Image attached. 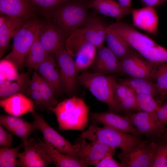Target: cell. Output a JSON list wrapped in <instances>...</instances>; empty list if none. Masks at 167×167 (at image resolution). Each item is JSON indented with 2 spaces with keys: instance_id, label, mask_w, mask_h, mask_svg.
<instances>
[{
  "instance_id": "obj_1",
  "label": "cell",
  "mask_w": 167,
  "mask_h": 167,
  "mask_svg": "<svg viewBox=\"0 0 167 167\" xmlns=\"http://www.w3.org/2000/svg\"><path fill=\"white\" fill-rule=\"evenodd\" d=\"M88 0H67L47 14L60 29L66 38L84 23L90 12Z\"/></svg>"
},
{
  "instance_id": "obj_2",
  "label": "cell",
  "mask_w": 167,
  "mask_h": 167,
  "mask_svg": "<svg viewBox=\"0 0 167 167\" xmlns=\"http://www.w3.org/2000/svg\"><path fill=\"white\" fill-rule=\"evenodd\" d=\"M49 110L55 114L60 130L83 131L88 126L89 107L81 98L74 96Z\"/></svg>"
},
{
  "instance_id": "obj_3",
  "label": "cell",
  "mask_w": 167,
  "mask_h": 167,
  "mask_svg": "<svg viewBox=\"0 0 167 167\" xmlns=\"http://www.w3.org/2000/svg\"><path fill=\"white\" fill-rule=\"evenodd\" d=\"M80 137L92 141L102 143L115 149H120L123 152L149 141L107 126L100 127L94 123L83 131Z\"/></svg>"
},
{
  "instance_id": "obj_4",
  "label": "cell",
  "mask_w": 167,
  "mask_h": 167,
  "mask_svg": "<svg viewBox=\"0 0 167 167\" xmlns=\"http://www.w3.org/2000/svg\"><path fill=\"white\" fill-rule=\"evenodd\" d=\"M116 81L113 76L96 72L84 71L78 76V84L88 89L98 100L107 105L110 111L120 113L114 95Z\"/></svg>"
},
{
  "instance_id": "obj_5",
  "label": "cell",
  "mask_w": 167,
  "mask_h": 167,
  "mask_svg": "<svg viewBox=\"0 0 167 167\" xmlns=\"http://www.w3.org/2000/svg\"><path fill=\"white\" fill-rule=\"evenodd\" d=\"M43 23L32 18L27 20L13 37L12 50L3 58L21 71L26 57Z\"/></svg>"
},
{
  "instance_id": "obj_6",
  "label": "cell",
  "mask_w": 167,
  "mask_h": 167,
  "mask_svg": "<svg viewBox=\"0 0 167 167\" xmlns=\"http://www.w3.org/2000/svg\"><path fill=\"white\" fill-rule=\"evenodd\" d=\"M65 47L73 57L79 72L92 65L97 48L87 40L81 29H75L66 38Z\"/></svg>"
},
{
  "instance_id": "obj_7",
  "label": "cell",
  "mask_w": 167,
  "mask_h": 167,
  "mask_svg": "<svg viewBox=\"0 0 167 167\" xmlns=\"http://www.w3.org/2000/svg\"><path fill=\"white\" fill-rule=\"evenodd\" d=\"M151 141L119 154L121 167H152L157 143Z\"/></svg>"
},
{
  "instance_id": "obj_8",
  "label": "cell",
  "mask_w": 167,
  "mask_h": 167,
  "mask_svg": "<svg viewBox=\"0 0 167 167\" xmlns=\"http://www.w3.org/2000/svg\"><path fill=\"white\" fill-rule=\"evenodd\" d=\"M31 113L36 130L41 132L44 141L61 153L76 157V148L74 144L72 145L51 126L42 115L37 113L35 110Z\"/></svg>"
},
{
  "instance_id": "obj_9",
  "label": "cell",
  "mask_w": 167,
  "mask_h": 167,
  "mask_svg": "<svg viewBox=\"0 0 167 167\" xmlns=\"http://www.w3.org/2000/svg\"><path fill=\"white\" fill-rule=\"evenodd\" d=\"M76 150V157L85 167L94 165L106 155H114L116 149L101 142L92 141L88 143L85 139L80 137L74 144Z\"/></svg>"
},
{
  "instance_id": "obj_10",
  "label": "cell",
  "mask_w": 167,
  "mask_h": 167,
  "mask_svg": "<svg viewBox=\"0 0 167 167\" xmlns=\"http://www.w3.org/2000/svg\"><path fill=\"white\" fill-rule=\"evenodd\" d=\"M121 73L130 77L153 81L156 63L150 62L135 50L120 61Z\"/></svg>"
},
{
  "instance_id": "obj_11",
  "label": "cell",
  "mask_w": 167,
  "mask_h": 167,
  "mask_svg": "<svg viewBox=\"0 0 167 167\" xmlns=\"http://www.w3.org/2000/svg\"><path fill=\"white\" fill-rule=\"evenodd\" d=\"M55 58L59 71L63 88L68 94L75 91L79 73L74 58L65 48L55 53Z\"/></svg>"
},
{
  "instance_id": "obj_12",
  "label": "cell",
  "mask_w": 167,
  "mask_h": 167,
  "mask_svg": "<svg viewBox=\"0 0 167 167\" xmlns=\"http://www.w3.org/2000/svg\"><path fill=\"white\" fill-rule=\"evenodd\" d=\"M23 147L24 150L19 152L18 166L46 167L53 163L52 161L38 141L28 140Z\"/></svg>"
},
{
  "instance_id": "obj_13",
  "label": "cell",
  "mask_w": 167,
  "mask_h": 167,
  "mask_svg": "<svg viewBox=\"0 0 167 167\" xmlns=\"http://www.w3.org/2000/svg\"><path fill=\"white\" fill-rule=\"evenodd\" d=\"M134 126L142 134L154 140L158 138L163 132L156 120L154 113L143 111L124 113Z\"/></svg>"
},
{
  "instance_id": "obj_14",
  "label": "cell",
  "mask_w": 167,
  "mask_h": 167,
  "mask_svg": "<svg viewBox=\"0 0 167 167\" xmlns=\"http://www.w3.org/2000/svg\"><path fill=\"white\" fill-rule=\"evenodd\" d=\"M38 35L42 45L49 54H54L65 48L66 38L59 28L52 22L43 23Z\"/></svg>"
},
{
  "instance_id": "obj_15",
  "label": "cell",
  "mask_w": 167,
  "mask_h": 167,
  "mask_svg": "<svg viewBox=\"0 0 167 167\" xmlns=\"http://www.w3.org/2000/svg\"><path fill=\"white\" fill-rule=\"evenodd\" d=\"M90 117L92 123L102 124L139 137L142 135L126 116H122L109 111L91 113Z\"/></svg>"
},
{
  "instance_id": "obj_16",
  "label": "cell",
  "mask_w": 167,
  "mask_h": 167,
  "mask_svg": "<svg viewBox=\"0 0 167 167\" xmlns=\"http://www.w3.org/2000/svg\"><path fill=\"white\" fill-rule=\"evenodd\" d=\"M108 26L95 11L89 13L87 19L79 28L82 30L87 40L97 48L103 45L106 28Z\"/></svg>"
},
{
  "instance_id": "obj_17",
  "label": "cell",
  "mask_w": 167,
  "mask_h": 167,
  "mask_svg": "<svg viewBox=\"0 0 167 167\" xmlns=\"http://www.w3.org/2000/svg\"><path fill=\"white\" fill-rule=\"evenodd\" d=\"M133 26L155 36L158 35L159 19L155 8L145 6L132 9Z\"/></svg>"
},
{
  "instance_id": "obj_18",
  "label": "cell",
  "mask_w": 167,
  "mask_h": 167,
  "mask_svg": "<svg viewBox=\"0 0 167 167\" xmlns=\"http://www.w3.org/2000/svg\"><path fill=\"white\" fill-rule=\"evenodd\" d=\"M0 124L11 133L19 137L24 145L27 143L32 132L36 130L33 122L30 123L20 116L9 114L0 116Z\"/></svg>"
},
{
  "instance_id": "obj_19",
  "label": "cell",
  "mask_w": 167,
  "mask_h": 167,
  "mask_svg": "<svg viewBox=\"0 0 167 167\" xmlns=\"http://www.w3.org/2000/svg\"><path fill=\"white\" fill-rule=\"evenodd\" d=\"M92 65L95 72L102 74L121 73L119 60L107 46L97 48Z\"/></svg>"
},
{
  "instance_id": "obj_20",
  "label": "cell",
  "mask_w": 167,
  "mask_h": 167,
  "mask_svg": "<svg viewBox=\"0 0 167 167\" xmlns=\"http://www.w3.org/2000/svg\"><path fill=\"white\" fill-rule=\"evenodd\" d=\"M0 12L25 21L33 18L36 12L30 0H0Z\"/></svg>"
},
{
  "instance_id": "obj_21",
  "label": "cell",
  "mask_w": 167,
  "mask_h": 167,
  "mask_svg": "<svg viewBox=\"0 0 167 167\" xmlns=\"http://www.w3.org/2000/svg\"><path fill=\"white\" fill-rule=\"evenodd\" d=\"M35 102L25 95L17 93L0 99V105L9 114L21 116L34 109Z\"/></svg>"
},
{
  "instance_id": "obj_22",
  "label": "cell",
  "mask_w": 167,
  "mask_h": 167,
  "mask_svg": "<svg viewBox=\"0 0 167 167\" xmlns=\"http://www.w3.org/2000/svg\"><path fill=\"white\" fill-rule=\"evenodd\" d=\"M36 71L49 84L57 96L63 88L61 75L54 54H50Z\"/></svg>"
},
{
  "instance_id": "obj_23",
  "label": "cell",
  "mask_w": 167,
  "mask_h": 167,
  "mask_svg": "<svg viewBox=\"0 0 167 167\" xmlns=\"http://www.w3.org/2000/svg\"><path fill=\"white\" fill-rule=\"evenodd\" d=\"M88 8L104 15L115 18L120 21L125 16L131 14V7L122 6L115 0H88Z\"/></svg>"
},
{
  "instance_id": "obj_24",
  "label": "cell",
  "mask_w": 167,
  "mask_h": 167,
  "mask_svg": "<svg viewBox=\"0 0 167 167\" xmlns=\"http://www.w3.org/2000/svg\"><path fill=\"white\" fill-rule=\"evenodd\" d=\"M114 92L120 113L139 111L135 93L128 87L116 81L114 85Z\"/></svg>"
},
{
  "instance_id": "obj_25",
  "label": "cell",
  "mask_w": 167,
  "mask_h": 167,
  "mask_svg": "<svg viewBox=\"0 0 167 167\" xmlns=\"http://www.w3.org/2000/svg\"><path fill=\"white\" fill-rule=\"evenodd\" d=\"M118 82L127 86L135 93L150 95L158 100L161 96L155 83L152 80L129 77L119 79Z\"/></svg>"
},
{
  "instance_id": "obj_26",
  "label": "cell",
  "mask_w": 167,
  "mask_h": 167,
  "mask_svg": "<svg viewBox=\"0 0 167 167\" xmlns=\"http://www.w3.org/2000/svg\"><path fill=\"white\" fill-rule=\"evenodd\" d=\"M38 141L51 159L56 167H85L83 163L76 157L66 154L58 151L47 142L38 138Z\"/></svg>"
},
{
  "instance_id": "obj_27",
  "label": "cell",
  "mask_w": 167,
  "mask_h": 167,
  "mask_svg": "<svg viewBox=\"0 0 167 167\" xmlns=\"http://www.w3.org/2000/svg\"><path fill=\"white\" fill-rule=\"evenodd\" d=\"M27 21L7 15L5 21L0 26V58L4 54L11 39L13 38Z\"/></svg>"
},
{
  "instance_id": "obj_28",
  "label": "cell",
  "mask_w": 167,
  "mask_h": 167,
  "mask_svg": "<svg viewBox=\"0 0 167 167\" xmlns=\"http://www.w3.org/2000/svg\"><path fill=\"white\" fill-rule=\"evenodd\" d=\"M105 40L107 46L119 61L134 50L121 36L107 28Z\"/></svg>"
},
{
  "instance_id": "obj_29",
  "label": "cell",
  "mask_w": 167,
  "mask_h": 167,
  "mask_svg": "<svg viewBox=\"0 0 167 167\" xmlns=\"http://www.w3.org/2000/svg\"><path fill=\"white\" fill-rule=\"evenodd\" d=\"M38 33L26 57L24 64L25 67L36 71L50 54L46 50L41 43Z\"/></svg>"
},
{
  "instance_id": "obj_30",
  "label": "cell",
  "mask_w": 167,
  "mask_h": 167,
  "mask_svg": "<svg viewBox=\"0 0 167 167\" xmlns=\"http://www.w3.org/2000/svg\"><path fill=\"white\" fill-rule=\"evenodd\" d=\"M16 79L15 82L10 84L6 87L0 89V99L7 98L17 93L24 94L29 87L30 81L29 73L28 72L19 75Z\"/></svg>"
},
{
  "instance_id": "obj_31",
  "label": "cell",
  "mask_w": 167,
  "mask_h": 167,
  "mask_svg": "<svg viewBox=\"0 0 167 167\" xmlns=\"http://www.w3.org/2000/svg\"><path fill=\"white\" fill-rule=\"evenodd\" d=\"M23 144L14 148L0 147V167H15L18 166L19 152Z\"/></svg>"
},
{
  "instance_id": "obj_32",
  "label": "cell",
  "mask_w": 167,
  "mask_h": 167,
  "mask_svg": "<svg viewBox=\"0 0 167 167\" xmlns=\"http://www.w3.org/2000/svg\"><path fill=\"white\" fill-rule=\"evenodd\" d=\"M139 54L152 63L167 62V49L158 44L141 51Z\"/></svg>"
},
{
  "instance_id": "obj_33",
  "label": "cell",
  "mask_w": 167,
  "mask_h": 167,
  "mask_svg": "<svg viewBox=\"0 0 167 167\" xmlns=\"http://www.w3.org/2000/svg\"><path fill=\"white\" fill-rule=\"evenodd\" d=\"M139 111L155 113L161 106L158 100L152 96L135 93Z\"/></svg>"
},
{
  "instance_id": "obj_34",
  "label": "cell",
  "mask_w": 167,
  "mask_h": 167,
  "mask_svg": "<svg viewBox=\"0 0 167 167\" xmlns=\"http://www.w3.org/2000/svg\"><path fill=\"white\" fill-rule=\"evenodd\" d=\"M153 80L161 94L159 100L167 89V62L156 63Z\"/></svg>"
},
{
  "instance_id": "obj_35",
  "label": "cell",
  "mask_w": 167,
  "mask_h": 167,
  "mask_svg": "<svg viewBox=\"0 0 167 167\" xmlns=\"http://www.w3.org/2000/svg\"><path fill=\"white\" fill-rule=\"evenodd\" d=\"M38 91L45 109L49 110L58 104L57 96L49 84L41 77Z\"/></svg>"
},
{
  "instance_id": "obj_36",
  "label": "cell",
  "mask_w": 167,
  "mask_h": 167,
  "mask_svg": "<svg viewBox=\"0 0 167 167\" xmlns=\"http://www.w3.org/2000/svg\"><path fill=\"white\" fill-rule=\"evenodd\" d=\"M152 167H165L167 161V140H156Z\"/></svg>"
},
{
  "instance_id": "obj_37",
  "label": "cell",
  "mask_w": 167,
  "mask_h": 167,
  "mask_svg": "<svg viewBox=\"0 0 167 167\" xmlns=\"http://www.w3.org/2000/svg\"><path fill=\"white\" fill-rule=\"evenodd\" d=\"M67 0H30L36 12L46 16L55 7Z\"/></svg>"
},
{
  "instance_id": "obj_38",
  "label": "cell",
  "mask_w": 167,
  "mask_h": 167,
  "mask_svg": "<svg viewBox=\"0 0 167 167\" xmlns=\"http://www.w3.org/2000/svg\"><path fill=\"white\" fill-rule=\"evenodd\" d=\"M154 115L157 124L163 132L167 125V100L154 113Z\"/></svg>"
},
{
  "instance_id": "obj_39",
  "label": "cell",
  "mask_w": 167,
  "mask_h": 167,
  "mask_svg": "<svg viewBox=\"0 0 167 167\" xmlns=\"http://www.w3.org/2000/svg\"><path fill=\"white\" fill-rule=\"evenodd\" d=\"M113 155L108 154L93 166L96 167H121V164L113 158Z\"/></svg>"
},
{
  "instance_id": "obj_40",
  "label": "cell",
  "mask_w": 167,
  "mask_h": 167,
  "mask_svg": "<svg viewBox=\"0 0 167 167\" xmlns=\"http://www.w3.org/2000/svg\"><path fill=\"white\" fill-rule=\"evenodd\" d=\"M13 138L10 132L6 130L0 124V146L3 148H11Z\"/></svg>"
},
{
  "instance_id": "obj_41",
  "label": "cell",
  "mask_w": 167,
  "mask_h": 167,
  "mask_svg": "<svg viewBox=\"0 0 167 167\" xmlns=\"http://www.w3.org/2000/svg\"><path fill=\"white\" fill-rule=\"evenodd\" d=\"M24 94L35 102V105L38 107L45 109L40 94L38 91H32L27 89Z\"/></svg>"
},
{
  "instance_id": "obj_42",
  "label": "cell",
  "mask_w": 167,
  "mask_h": 167,
  "mask_svg": "<svg viewBox=\"0 0 167 167\" xmlns=\"http://www.w3.org/2000/svg\"><path fill=\"white\" fill-rule=\"evenodd\" d=\"M41 76L36 71H35L33 73L32 77L30 82L28 89L35 91H38L41 83Z\"/></svg>"
},
{
  "instance_id": "obj_43",
  "label": "cell",
  "mask_w": 167,
  "mask_h": 167,
  "mask_svg": "<svg viewBox=\"0 0 167 167\" xmlns=\"http://www.w3.org/2000/svg\"><path fill=\"white\" fill-rule=\"evenodd\" d=\"M145 6L155 8L157 6L167 2V0H141Z\"/></svg>"
},
{
  "instance_id": "obj_44",
  "label": "cell",
  "mask_w": 167,
  "mask_h": 167,
  "mask_svg": "<svg viewBox=\"0 0 167 167\" xmlns=\"http://www.w3.org/2000/svg\"><path fill=\"white\" fill-rule=\"evenodd\" d=\"M122 6L126 8L131 7V2L132 0H115Z\"/></svg>"
},
{
  "instance_id": "obj_45",
  "label": "cell",
  "mask_w": 167,
  "mask_h": 167,
  "mask_svg": "<svg viewBox=\"0 0 167 167\" xmlns=\"http://www.w3.org/2000/svg\"><path fill=\"white\" fill-rule=\"evenodd\" d=\"M167 140V129L165 130V131L161 134L160 136L157 139H156L155 140Z\"/></svg>"
},
{
  "instance_id": "obj_46",
  "label": "cell",
  "mask_w": 167,
  "mask_h": 167,
  "mask_svg": "<svg viewBox=\"0 0 167 167\" xmlns=\"http://www.w3.org/2000/svg\"><path fill=\"white\" fill-rule=\"evenodd\" d=\"M166 100H167V89L163 95L159 99V101L162 105Z\"/></svg>"
}]
</instances>
